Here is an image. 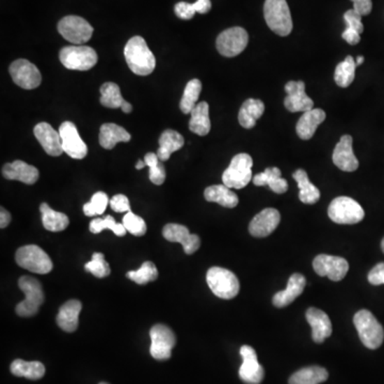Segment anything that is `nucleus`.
<instances>
[{"instance_id": "f257e3e1", "label": "nucleus", "mask_w": 384, "mask_h": 384, "mask_svg": "<svg viewBox=\"0 0 384 384\" xmlns=\"http://www.w3.org/2000/svg\"><path fill=\"white\" fill-rule=\"evenodd\" d=\"M124 56L128 68L136 75L148 76L155 70V56L142 36H134L128 41L124 48Z\"/></svg>"}, {"instance_id": "f03ea898", "label": "nucleus", "mask_w": 384, "mask_h": 384, "mask_svg": "<svg viewBox=\"0 0 384 384\" xmlns=\"http://www.w3.org/2000/svg\"><path fill=\"white\" fill-rule=\"evenodd\" d=\"M264 16L268 27L280 36H290L292 20L286 0H266Z\"/></svg>"}, {"instance_id": "7ed1b4c3", "label": "nucleus", "mask_w": 384, "mask_h": 384, "mask_svg": "<svg viewBox=\"0 0 384 384\" xmlns=\"http://www.w3.org/2000/svg\"><path fill=\"white\" fill-rule=\"evenodd\" d=\"M353 322L365 347L377 349L381 346L384 339L383 327L369 311H359L355 315Z\"/></svg>"}, {"instance_id": "20e7f679", "label": "nucleus", "mask_w": 384, "mask_h": 384, "mask_svg": "<svg viewBox=\"0 0 384 384\" xmlns=\"http://www.w3.org/2000/svg\"><path fill=\"white\" fill-rule=\"evenodd\" d=\"M18 286L25 294V300L16 306V314L20 317L34 316L45 299L42 285L32 276H24L18 280Z\"/></svg>"}, {"instance_id": "39448f33", "label": "nucleus", "mask_w": 384, "mask_h": 384, "mask_svg": "<svg viewBox=\"0 0 384 384\" xmlns=\"http://www.w3.org/2000/svg\"><path fill=\"white\" fill-rule=\"evenodd\" d=\"M206 281L213 294L225 300L235 298L241 290L237 276L225 268H211L207 271Z\"/></svg>"}, {"instance_id": "423d86ee", "label": "nucleus", "mask_w": 384, "mask_h": 384, "mask_svg": "<svg viewBox=\"0 0 384 384\" xmlns=\"http://www.w3.org/2000/svg\"><path fill=\"white\" fill-rule=\"evenodd\" d=\"M15 261L20 267L34 273H50L54 267L48 254L42 248L34 245L20 248L16 251Z\"/></svg>"}, {"instance_id": "0eeeda50", "label": "nucleus", "mask_w": 384, "mask_h": 384, "mask_svg": "<svg viewBox=\"0 0 384 384\" xmlns=\"http://www.w3.org/2000/svg\"><path fill=\"white\" fill-rule=\"evenodd\" d=\"M328 215L337 225H355L361 222L365 217L364 209L349 197L334 199L329 205Z\"/></svg>"}, {"instance_id": "6e6552de", "label": "nucleus", "mask_w": 384, "mask_h": 384, "mask_svg": "<svg viewBox=\"0 0 384 384\" xmlns=\"http://www.w3.org/2000/svg\"><path fill=\"white\" fill-rule=\"evenodd\" d=\"M253 160L249 154L241 153L232 159L222 176L223 185L229 188H245L252 180Z\"/></svg>"}, {"instance_id": "1a4fd4ad", "label": "nucleus", "mask_w": 384, "mask_h": 384, "mask_svg": "<svg viewBox=\"0 0 384 384\" xmlns=\"http://www.w3.org/2000/svg\"><path fill=\"white\" fill-rule=\"evenodd\" d=\"M61 63L68 70L89 71L99 61L97 52L89 46H66L59 54Z\"/></svg>"}, {"instance_id": "9d476101", "label": "nucleus", "mask_w": 384, "mask_h": 384, "mask_svg": "<svg viewBox=\"0 0 384 384\" xmlns=\"http://www.w3.org/2000/svg\"><path fill=\"white\" fill-rule=\"evenodd\" d=\"M58 31L69 42L81 45L92 38L93 27L80 16L69 15L59 22Z\"/></svg>"}, {"instance_id": "9b49d317", "label": "nucleus", "mask_w": 384, "mask_h": 384, "mask_svg": "<svg viewBox=\"0 0 384 384\" xmlns=\"http://www.w3.org/2000/svg\"><path fill=\"white\" fill-rule=\"evenodd\" d=\"M248 42H249L248 32L243 28L233 27L219 34L216 46L222 56L232 58L241 54L247 48Z\"/></svg>"}, {"instance_id": "f8f14e48", "label": "nucleus", "mask_w": 384, "mask_h": 384, "mask_svg": "<svg viewBox=\"0 0 384 384\" xmlns=\"http://www.w3.org/2000/svg\"><path fill=\"white\" fill-rule=\"evenodd\" d=\"M151 351L152 357L158 361H166L171 357L172 349L176 345V336L173 331L166 325H155L151 329Z\"/></svg>"}, {"instance_id": "ddd939ff", "label": "nucleus", "mask_w": 384, "mask_h": 384, "mask_svg": "<svg viewBox=\"0 0 384 384\" xmlns=\"http://www.w3.org/2000/svg\"><path fill=\"white\" fill-rule=\"evenodd\" d=\"M10 75L14 83L25 90L38 88L42 81L40 71L34 63L26 59H18L10 66Z\"/></svg>"}, {"instance_id": "4468645a", "label": "nucleus", "mask_w": 384, "mask_h": 384, "mask_svg": "<svg viewBox=\"0 0 384 384\" xmlns=\"http://www.w3.org/2000/svg\"><path fill=\"white\" fill-rule=\"evenodd\" d=\"M313 267L318 276H327L332 281L339 282L346 276L349 264L346 259L339 256L320 254L315 257Z\"/></svg>"}, {"instance_id": "2eb2a0df", "label": "nucleus", "mask_w": 384, "mask_h": 384, "mask_svg": "<svg viewBox=\"0 0 384 384\" xmlns=\"http://www.w3.org/2000/svg\"><path fill=\"white\" fill-rule=\"evenodd\" d=\"M62 140L63 152L74 159H83L88 154V146L81 139L73 122H63L59 128Z\"/></svg>"}, {"instance_id": "dca6fc26", "label": "nucleus", "mask_w": 384, "mask_h": 384, "mask_svg": "<svg viewBox=\"0 0 384 384\" xmlns=\"http://www.w3.org/2000/svg\"><path fill=\"white\" fill-rule=\"evenodd\" d=\"M285 91L287 97L284 99V105L290 113H306L314 107V101L306 95L304 81H288Z\"/></svg>"}, {"instance_id": "f3484780", "label": "nucleus", "mask_w": 384, "mask_h": 384, "mask_svg": "<svg viewBox=\"0 0 384 384\" xmlns=\"http://www.w3.org/2000/svg\"><path fill=\"white\" fill-rule=\"evenodd\" d=\"M164 239L171 243H178L184 248L185 253L194 254L201 246V239L196 234L189 233L188 227L178 223H169L162 229Z\"/></svg>"}, {"instance_id": "a211bd4d", "label": "nucleus", "mask_w": 384, "mask_h": 384, "mask_svg": "<svg viewBox=\"0 0 384 384\" xmlns=\"http://www.w3.org/2000/svg\"><path fill=\"white\" fill-rule=\"evenodd\" d=\"M241 355L243 357V364L239 369V377L247 384H259L264 380L265 371L259 363L257 355L251 346L241 347Z\"/></svg>"}, {"instance_id": "6ab92c4d", "label": "nucleus", "mask_w": 384, "mask_h": 384, "mask_svg": "<svg viewBox=\"0 0 384 384\" xmlns=\"http://www.w3.org/2000/svg\"><path fill=\"white\" fill-rule=\"evenodd\" d=\"M281 221V215L274 208H266L257 213L249 225V232L252 236L257 239L269 236L273 233Z\"/></svg>"}, {"instance_id": "aec40b11", "label": "nucleus", "mask_w": 384, "mask_h": 384, "mask_svg": "<svg viewBox=\"0 0 384 384\" xmlns=\"http://www.w3.org/2000/svg\"><path fill=\"white\" fill-rule=\"evenodd\" d=\"M333 162L337 168L345 172H353L359 168V160L353 148V137L344 135L335 146L332 155Z\"/></svg>"}, {"instance_id": "412c9836", "label": "nucleus", "mask_w": 384, "mask_h": 384, "mask_svg": "<svg viewBox=\"0 0 384 384\" xmlns=\"http://www.w3.org/2000/svg\"><path fill=\"white\" fill-rule=\"evenodd\" d=\"M34 136L36 140L40 142L44 151L48 155L60 156L63 153L62 140H61L60 134L55 131L50 124L46 122H42L36 125L34 129Z\"/></svg>"}, {"instance_id": "4be33fe9", "label": "nucleus", "mask_w": 384, "mask_h": 384, "mask_svg": "<svg viewBox=\"0 0 384 384\" xmlns=\"http://www.w3.org/2000/svg\"><path fill=\"white\" fill-rule=\"evenodd\" d=\"M306 320L312 328V337L315 343L322 344L332 334V324L324 311L310 308L306 311Z\"/></svg>"}, {"instance_id": "5701e85b", "label": "nucleus", "mask_w": 384, "mask_h": 384, "mask_svg": "<svg viewBox=\"0 0 384 384\" xmlns=\"http://www.w3.org/2000/svg\"><path fill=\"white\" fill-rule=\"evenodd\" d=\"M3 176L7 180H18L24 184L34 185L38 182L40 172L31 164H26L22 160H15L3 166Z\"/></svg>"}, {"instance_id": "b1692460", "label": "nucleus", "mask_w": 384, "mask_h": 384, "mask_svg": "<svg viewBox=\"0 0 384 384\" xmlns=\"http://www.w3.org/2000/svg\"><path fill=\"white\" fill-rule=\"evenodd\" d=\"M306 280L304 276L300 273H294L288 280L287 287L282 292H276L272 298V304L276 308H285L294 302L304 292Z\"/></svg>"}, {"instance_id": "393cba45", "label": "nucleus", "mask_w": 384, "mask_h": 384, "mask_svg": "<svg viewBox=\"0 0 384 384\" xmlns=\"http://www.w3.org/2000/svg\"><path fill=\"white\" fill-rule=\"evenodd\" d=\"M83 310V304L76 299L66 302L61 306L57 315V324L66 332H74L78 328L79 314Z\"/></svg>"}, {"instance_id": "a878e982", "label": "nucleus", "mask_w": 384, "mask_h": 384, "mask_svg": "<svg viewBox=\"0 0 384 384\" xmlns=\"http://www.w3.org/2000/svg\"><path fill=\"white\" fill-rule=\"evenodd\" d=\"M326 120V113L322 109L316 108L304 113L297 123L296 131L302 140H310L316 133L318 127Z\"/></svg>"}, {"instance_id": "bb28decb", "label": "nucleus", "mask_w": 384, "mask_h": 384, "mask_svg": "<svg viewBox=\"0 0 384 384\" xmlns=\"http://www.w3.org/2000/svg\"><path fill=\"white\" fill-rule=\"evenodd\" d=\"M255 186H268L276 194H285L288 184L281 176V170L276 166L267 168L263 173L256 174L253 178Z\"/></svg>"}, {"instance_id": "cd10ccee", "label": "nucleus", "mask_w": 384, "mask_h": 384, "mask_svg": "<svg viewBox=\"0 0 384 384\" xmlns=\"http://www.w3.org/2000/svg\"><path fill=\"white\" fill-rule=\"evenodd\" d=\"M131 136L121 126L106 123L101 126L99 144L106 150H113L119 142L131 141Z\"/></svg>"}, {"instance_id": "c85d7f7f", "label": "nucleus", "mask_w": 384, "mask_h": 384, "mask_svg": "<svg viewBox=\"0 0 384 384\" xmlns=\"http://www.w3.org/2000/svg\"><path fill=\"white\" fill-rule=\"evenodd\" d=\"M189 129L198 136H206L211 131V123L209 119V106L206 101L197 104L194 111H191Z\"/></svg>"}, {"instance_id": "c756f323", "label": "nucleus", "mask_w": 384, "mask_h": 384, "mask_svg": "<svg viewBox=\"0 0 384 384\" xmlns=\"http://www.w3.org/2000/svg\"><path fill=\"white\" fill-rule=\"evenodd\" d=\"M204 197L208 202L218 203L221 206L227 208H234L239 205V197L231 188L225 185H213L207 187L204 191Z\"/></svg>"}, {"instance_id": "7c9ffc66", "label": "nucleus", "mask_w": 384, "mask_h": 384, "mask_svg": "<svg viewBox=\"0 0 384 384\" xmlns=\"http://www.w3.org/2000/svg\"><path fill=\"white\" fill-rule=\"evenodd\" d=\"M184 137L173 129H166L159 138V148L157 156L162 162H166L174 152L184 146Z\"/></svg>"}, {"instance_id": "2f4dec72", "label": "nucleus", "mask_w": 384, "mask_h": 384, "mask_svg": "<svg viewBox=\"0 0 384 384\" xmlns=\"http://www.w3.org/2000/svg\"><path fill=\"white\" fill-rule=\"evenodd\" d=\"M264 111L265 105L261 99H247L239 111V124L247 129L253 128L256 125V121L264 115Z\"/></svg>"}, {"instance_id": "473e14b6", "label": "nucleus", "mask_w": 384, "mask_h": 384, "mask_svg": "<svg viewBox=\"0 0 384 384\" xmlns=\"http://www.w3.org/2000/svg\"><path fill=\"white\" fill-rule=\"evenodd\" d=\"M292 178L298 183L299 199L304 204H315L320 199V191L308 180L306 171L299 169L292 174Z\"/></svg>"}, {"instance_id": "72a5a7b5", "label": "nucleus", "mask_w": 384, "mask_h": 384, "mask_svg": "<svg viewBox=\"0 0 384 384\" xmlns=\"http://www.w3.org/2000/svg\"><path fill=\"white\" fill-rule=\"evenodd\" d=\"M42 222L44 227L50 232L64 231L69 227V217L66 213H59L50 208L48 203H42L40 206Z\"/></svg>"}, {"instance_id": "f704fd0d", "label": "nucleus", "mask_w": 384, "mask_h": 384, "mask_svg": "<svg viewBox=\"0 0 384 384\" xmlns=\"http://www.w3.org/2000/svg\"><path fill=\"white\" fill-rule=\"evenodd\" d=\"M10 369L16 377H24L30 380H38L45 375V367L38 361L26 362L20 359L15 360L12 362Z\"/></svg>"}, {"instance_id": "c9c22d12", "label": "nucleus", "mask_w": 384, "mask_h": 384, "mask_svg": "<svg viewBox=\"0 0 384 384\" xmlns=\"http://www.w3.org/2000/svg\"><path fill=\"white\" fill-rule=\"evenodd\" d=\"M328 377V371L324 367H304L290 378V384H320L326 381Z\"/></svg>"}, {"instance_id": "e433bc0d", "label": "nucleus", "mask_w": 384, "mask_h": 384, "mask_svg": "<svg viewBox=\"0 0 384 384\" xmlns=\"http://www.w3.org/2000/svg\"><path fill=\"white\" fill-rule=\"evenodd\" d=\"M201 91H202V83L199 79H192L187 83L180 103V108L183 113L188 115L194 111L197 101L200 97Z\"/></svg>"}, {"instance_id": "4c0bfd02", "label": "nucleus", "mask_w": 384, "mask_h": 384, "mask_svg": "<svg viewBox=\"0 0 384 384\" xmlns=\"http://www.w3.org/2000/svg\"><path fill=\"white\" fill-rule=\"evenodd\" d=\"M355 60L351 56H347L343 62L337 64L335 69L334 80L341 88H347L355 80Z\"/></svg>"}, {"instance_id": "58836bf2", "label": "nucleus", "mask_w": 384, "mask_h": 384, "mask_svg": "<svg viewBox=\"0 0 384 384\" xmlns=\"http://www.w3.org/2000/svg\"><path fill=\"white\" fill-rule=\"evenodd\" d=\"M125 99L122 97L119 85L115 83H105L101 87V104L107 108H122L125 104Z\"/></svg>"}, {"instance_id": "ea45409f", "label": "nucleus", "mask_w": 384, "mask_h": 384, "mask_svg": "<svg viewBox=\"0 0 384 384\" xmlns=\"http://www.w3.org/2000/svg\"><path fill=\"white\" fill-rule=\"evenodd\" d=\"M126 276L139 285H145V284L157 279L158 270L152 262H144L139 269L135 270V271H128Z\"/></svg>"}, {"instance_id": "a19ab883", "label": "nucleus", "mask_w": 384, "mask_h": 384, "mask_svg": "<svg viewBox=\"0 0 384 384\" xmlns=\"http://www.w3.org/2000/svg\"><path fill=\"white\" fill-rule=\"evenodd\" d=\"M144 162L150 168V180L153 184L162 185L166 180V169L162 160L158 158L157 154L148 153L144 156Z\"/></svg>"}, {"instance_id": "79ce46f5", "label": "nucleus", "mask_w": 384, "mask_h": 384, "mask_svg": "<svg viewBox=\"0 0 384 384\" xmlns=\"http://www.w3.org/2000/svg\"><path fill=\"white\" fill-rule=\"evenodd\" d=\"M91 233L99 234L103 232L104 229H111L117 236L122 237L126 234V229L122 223H118L111 216L105 217V218H97L91 221L90 227Z\"/></svg>"}, {"instance_id": "37998d69", "label": "nucleus", "mask_w": 384, "mask_h": 384, "mask_svg": "<svg viewBox=\"0 0 384 384\" xmlns=\"http://www.w3.org/2000/svg\"><path fill=\"white\" fill-rule=\"evenodd\" d=\"M109 203L108 196L105 192L99 191L93 194L90 202L83 205V213L88 217L101 216L105 213Z\"/></svg>"}, {"instance_id": "c03bdc74", "label": "nucleus", "mask_w": 384, "mask_h": 384, "mask_svg": "<svg viewBox=\"0 0 384 384\" xmlns=\"http://www.w3.org/2000/svg\"><path fill=\"white\" fill-rule=\"evenodd\" d=\"M85 271L90 272L99 279H103L111 274L109 264L105 261L103 253L95 252L93 253L92 259L85 265Z\"/></svg>"}, {"instance_id": "a18cd8bd", "label": "nucleus", "mask_w": 384, "mask_h": 384, "mask_svg": "<svg viewBox=\"0 0 384 384\" xmlns=\"http://www.w3.org/2000/svg\"><path fill=\"white\" fill-rule=\"evenodd\" d=\"M122 225H124L126 231L129 232L134 236H143L146 233L145 221L131 211L126 213L125 216L123 217Z\"/></svg>"}, {"instance_id": "49530a36", "label": "nucleus", "mask_w": 384, "mask_h": 384, "mask_svg": "<svg viewBox=\"0 0 384 384\" xmlns=\"http://www.w3.org/2000/svg\"><path fill=\"white\" fill-rule=\"evenodd\" d=\"M345 20H346L347 28L355 30L359 32L360 34H363L364 31V26L362 24V15L357 13L355 10H348L346 13L344 14Z\"/></svg>"}, {"instance_id": "de8ad7c7", "label": "nucleus", "mask_w": 384, "mask_h": 384, "mask_svg": "<svg viewBox=\"0 0 384 384\" xmlns=\"http://www.w3.org/2000/svg\"><path fill=\"white\" fill-rule=\"evenodd\" d=\"M109 204L115 213H128V211H131L129 200L124 194H117V196L113 197Z\"/></svg>"}, {"instance_id": "09e8293b", "label": "nucleus", "mask_w": 384, "mask_h": 384, "mask_svg": "<svg viewBox=\"0 0 384 384\" xmlns=\"http://www.w3.org/2000/svg\"><path fill=\"white\" fill-rule=\"evenodd\" d=\"M174 11H176V15L182 20H191L197 13L194 3H184V1L176 3Z\"/></svg>"}, {"instance_id": "8fccbe9b", "label": "nucleus", "mask_w": 384, "mask_h": 384, "mask_svg": "<svg viewBox=\"0 0 384 384\" xmlns=\"http://www.w3.org/2000/svg\"><path fill=\"white\" fill-rule=\"evenodd\" d=\"M371 285H382L384 284V263H379L369 271L367 276Z\"/></svg>"}, {"instance_id": "3c124183", "label": "nucleus", "mask_w": 384, "mask_h": 384, "mask_svg": "<svg viewBox=\"0 0 384 384\" xmlns=\"http://www.w3.org/2000/svg\"><path fill=\"white\" fill-rule=\"evenodd\" d=\"M351 1L353 3V10L362 16L369 15L373 10L371 0H351Z\"/></svg>"}, {"instance_id": "603ef678", "label": "nucleus", "mask_w": 384, "mask_h": 384, "mask_svg": "<svg viewBox=\"0 0 384 384\" xmlns=\"http://www.w3.org/2000/svg\"><path fill=\"white\" fill-rule=\"evenodd\" d=\"M341 38H344L350 45H357V44H359L360 41H361V34L355 31V30L346 28V30L341 34Z\"/></svg>"}, {"instance_id": "864d4df0", "label": "nucleus", "mask_w": 384, "mask_h": 384, "mask_svg": "<svg viewBox=\"0 0 384 384\" xmlns=\"http://www.w3.org/2000/svg\"><path fill=\"white\" fill-rule=\"evenodd\" d=\"M194 7L198 13L206 14L211 11V0H197L194 3Z\"/></svg>"}, {"instance_id": "5fc2aeb1", "label": "nucleus", "mask_w": 384, "mask_h": 384, "mask_svg": "<svg viewBox=\"0 0 384 384\" xmlns=\"http://www.w3.org/2000/svg\"><path fill=\"white\" fill-rule=\"evenodd\" d=\"M10 221H11V215H10L9 211L7 209L1 207L0 208V227L1 229H5L9 225Z\"/></svg>"}, {"instance_id": "6e6d98bb", "label": "nucleus", "mask_w": 384, "mask_h": 384, "mask_svg": "<svg viewBox=\"0 0 384 384\" xmlns=\"http://www.w3.org/2000/svg\"><path fill=\"white\" fill-rule=\"evenodd\" d=\"M121 109L124 113H131V111H133V106H131V104L128 103V101H125V104L122 106Z\"/></svg>"}, {"instance_id": "4d7b16f0", "label": "nucleus", "mask_w": 384, "mask_h": 384, "mask_svg": "<svg viewBox=\"0 0 384 384\" xmlns=\"http://www.w3.org/2000/svg\"><path fill=\"white\" fill-rule=\"evenodd\" d=\"M144 166H146L145 162H144V160H138L137 164H136V169H137V170H141Z\"/></svg>"}, {"instance_id": "13d9d810", "label": "nucleus", "mask_w": 384, "mask_h": 384, "mask_svg": "<svg viewBox=\"0 0 384 384\" xmlns=\"http://www.w3.org/2000/svg\"><path fill=\"white\" fill-rule=\"evenodd\" d=\"M363 62H364V57L363 56L357 57V60H355V64H357V66H361Z\"/></svg>"}, {"instance_id": "bf43d9fd", "label": "nucleus", "mask_w": 384, "mask_h": 384, "mask_svg": "<svg viewBox=\"0 0 384 384\" xmlns=\"http://www.w3.org/2000/svg\"><path fill=\"white\" fill-rule=\"evenodd\" d=\"M381 249H382V251H383V253H384V239H382Z\"/></svg>"}, {"instance_id": "052dcab7", "label": "nucleus", "mask_w": 384, "mask_h": 384, "mask_svg": "<svg viewBox=\"0 0 384 384\" xmlns=\"http://www.w3.org/2000/svg\"><path fill=\"white\" fill-rule=\"evenodd\" d=\"M99 384H108V383H106V382H101V383Z\"/></svg>"}]
</instances>
